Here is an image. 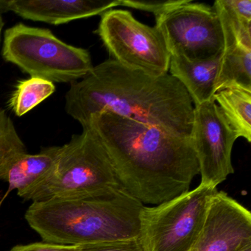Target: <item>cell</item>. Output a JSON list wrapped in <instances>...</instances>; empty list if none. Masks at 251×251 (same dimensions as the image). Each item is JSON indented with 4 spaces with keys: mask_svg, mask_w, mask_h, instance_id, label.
Returning a JSON list of instances; mask_svg holds the SVG:
<instances>
[{
    "mask_svg": "<svg viewBox=\"0 0 251 251\" xmlns=\"http://www.w3.org/2000/svg\"><path fill=\"white\" fill-rule=\"evenodd\" d=\"M106 152L126 190L142 203L158 205L190 190L200 174L192 138L104 111L82 126Z\"/></svg>",
    "mask_w": 251,
    "mask_h": 251,
    "instance_id": "6da1fadb",
    "label": "cell"
},
{
    "mask_svg": "<svg viewBox=\"0 0 251 251\" xmlns=\"http://www.w3.org/2000/svg\"><path fill=\"white\" fill-rule=\"evenodd\" d=\"M65 100L66 112L82 126L93 114L108 111L173 136L192 137L193 102L169 73L150 75L108 59L72 83Z\"/></svg>",
    "mask_w": 251,
    "mask_h": 251,
    "instance_id": "7a4b0ae2",
    "label": "cell"
},
{
    "mask_svg": "<svg viewBox=\"0 0 251 251\" xmlns=\"http://www.w3.org/2000/svg\"><path fill=\"white\" fill-rule=\"evenodd\" d=\"M144 205L120 185L87 198L32 202L25 217L44 242L83 247L138 240Z\"/></svg>",
    "mask_w": 251,
    "mask_h": 251,
    "instance_id": "3957f363",
    "label": "cell"
},
{
    "mask_svg": "<svg viewBox=\"0 0 251 251\" xmlns=\"http://www.w3.org/2000/svg\"><path fill=\"white\" fill-rule=\"evenodd\" d=\"M120 185L103 147L83 127L80 134L61 146L53 171L30 201L87 198Z\"/></svg>",
    "mask_w": 251,
    "mask_h": 251,
    "instance_id": "277c9868",
    "label": "cell"
},
{
    "mask_svg": "<svg viewBox=\"0 0 251 251\" xmlns=\"http://www.w3.org/2000/svg\"><path fill=\"white\" fill-rule=\"evenodd\" d=\"M2 56L31 77L73 83L93 68L87 50L67 45L48 29L20 23L5 32Z\"/></svg>",
    "mask_w": 251,
    "mask_h": 251,
    "instance_id": "5b68a950",
    "label": "cell"
},
{
    "mask_svg": "<svg viewBox=\"0 0 251 251\" xmlns=\"http://www.w3.org/2000/svg\"><path fill=\"white\" fill-rule=\"evenodd\" d=\"M217 188L200 183L192 190L149 207L139 217L143 251H191L199 236L210 198Z\"/></svg>",
    "mask_w": 251,
    "mask_h": 251,
    "instance_id": "8992f818",
    "label": "cell"
},
{
    "mask_svg": "<svg viewBox=\"0 0 251 251\" xmlns=\"http://www.w3.org/2000/svg\"><path fill=\"white\" fill-rule=\"evenodd\" d=\"M97 33L111 59L121 65L152 76L169 73L171 55L161 32L138 21L130 11L104 13Z\"/></svg>",
    "mask_w": 251,
    "mask_h": 251,
    "instance_id": "52a82bcc",
    "label": "cell"
},
{
    "mask_svg": "<svg viewBox=\"0 0 251 251\" xmlns=\"http://www.w3.org/2000/svg\"><path fill=\"white\" fill-rule=\"evenodd\" d=\"M170 55L192 61L220 56L224 49L223 28L214 6L183 0L155 18Z\"/></svg>",
    "mask_w": 251,
    "mask_h": 251,
    "instance_id": "ba28073f",
    "label": "cell"
},
{
    "mask_svg": "<svg viewBox=\"0 0 251 251\" xmlns=\"http://www.w3.org/2000/svg\"><path fill=\"white\" fill-rule=\"evenodd\" d=\"M191 138L199 164L201 183L217 188L234 173L231 153L238 138L214 101L194 107Z\"/></svg>",
    "mask_w": 251,
    "mask_h": 251,
    "instance_id": "9c48e42d",
    "label": "cell"
},
{
    "mask_svg": "<svg viewBox=\"0 0 251 251\" xmlns=\"http://www.w3.org/2000/svg\"><path fill=\"white\" fill-rule=\"evenodd\" d=\"M251 245V214L218 190L210 198L199 236L191 251H241Z\"/></svg>",
    "mask_w": 251,
    "mask_h": 251,
    "instance_id": "30bf717a",
    "label": "cell"
},
{
    "mask_svg": "<svg viewBox=\"0 0 251 251\" xmlns=\"http://www.w3.org/2000/svg\"><path fill=\"white\" fill-rule=\"evenodd\" d=\"M121 6L120 0H0V13L11 11L25 20L58 25L89 18Z\"/></svg>",
    "mask_w": 251,
    "mask_h": 251,
    "instance_id": "8fae6325",
    "label": "cell"
},
{
    "mask_svg": "<svg viewBox=\"0 0 251 251\" xmlns=\"http://www.w3.org/2000/svg\"><path fill=\"white\" fill-rule=\"evenodd\" d=\"M61 147L44 148L36 154L27 152L19 157L10 167L5 180L8 192L17 190L25 201L46 181L53 171Z\"/></svg>",
    "mask_w": 251,
    "mask_h": 251,
    "instance_id": "7c38bea8",
    "label": "cell"
},
{
    "mask_svg": "<svg viewBox=\"0 0 251 251\" xmlns=\"http://www.w3.org/2000/svg\"><path fill=\"white\" fill-rule=\"evenodd\" d=\"M220 57L208 61H192L184 57L170 56V75L186 89L194 107L214 101V87Z\"/></svg>",
    "mask_w": 251,
    "mask_h": 251,
    "instance_id": "4fadbf2b",
    "label": "cell"
},
{
    "mask_svg": "<svg viewBox=\"0 0 251 251\" xmlns=\"http://www.w3.org/2000/svg\"><path fill=\"white\" fill-rule=\"evenodd\" d=\"M213 6L221 23L224 48L240 45L251 49V0H217Z\"/></svg>",
    "mask_w": 251,
    "mask_h": 251,
    "instance_id": "5bb4252c",
    "label": "cell"
},
{
    "mask_svg": "<svg viewBox=\"0 0 251 251\" xmlns=\"http://www.w3.org/2000/svg\"><path fill=\"white\" fill-rule=\"evenodd\" d=\"M229 88L251 91V49L240 45L226 47L219 63L216 92Z\"/></svg>",
    "mask_w": 251,
    "mask_h": 251,
    "instance_id": "9a60e30c",
    "label": "cell"
},
{
    "mask_svg": "<svg viewBox=\"0 0 251 251\" xmlns=\"http://www.w3.org/2000/svg\"><path fill=\"white\" fill-rule=\"evenodd\" d=\"M214 100L237 138L251 142V91L229 88L216 92Z\"/></svg>",
    "mask_w": 251,
    "mask_h": 251,
    "instance_id": "2e32d148",
    "label": "cell"
},
{
    "mask_svg": "<svg viewBox=\"0 0 251 251\" xmlns=\"http://www.w3.org/2000/svg\"><path fill=\"white\" fill-rule=\"evenodd\" d=\"M52 82L30 77L19 82L9 100L10 108L17 117H23L55 92Z\"/></svg>",
    "mask_w": 251,
    "mask_h": 251,
    "instance_id": "e0dca14e",
    "label": "cell"
},
{
    "mask_svg": "<svg viewBox=\"0 0 251 251\" xmlns=\"http://www.w3.org/2000/svg\"><path fill=\"white\" fill-rule=\"evenodd\" d=\"M27 152L10 116L0 108V180L6 178L13 163Z\"/></svg>",
    "mask_w": 251,
    "mask_h": 251,
    "instance_id": "ac0fdd59",
    "label": "cell"
},
{
    "mask_svg": "<svg viewBox=\"0 0 251 251\" xmlns=\"http://www.w3.org/2000/svg\"><path fill=\"white\" fill-rule=\"evenodd\" d=\"M182 1L183 0H120V2L123 6L152 13L156 18L169 8L180 4Z\"/></svg>",
    "mask_w": 251,
    "mask_h": 251,
    "instance_id": "d6986e66",
    "label": "cell"
},
{
    "mask_svg": "<svg viewBox=\"0 0 251 251\" xmlns=\"http://www.w3.org/2000/svg\"><path fill=\"white\" fill-rule=\"evenodd\" d=\"M78 251H143L139 241L107 242L80 247Z\"/></svg>",
    "mask_w": 251,
    "mask_h": 251,
    "instance_id": "ffe728a7",
    "label": "cell"
},
{
    "mask_svg": "<svg viewBox=\"0 0 251 251\" xmlns=\"http://www.w3.org/2000/svg\"><path fill=\"white\" fill-rule=\"evenodd\" d=\"M80 246L58 245L46 242L16 245L8 251H78Z\"/></svg>",
    "mask_w": 251,
    "mask_h": 251,
    "instance_id": "44dd1931",
    "label": "cell"
},
{
    "mask_svg": "<svg viewBox=\"0 0 251 251\" xmlns=\"http://www.w3.org/2000/svg\"><path fill=\"white\" fill-rule=\"evenodd\" d=\"M4 25H5V23H4L3 18H2V14L0 13V39H1V34H2Z\"/></svg>",
    "mask_w": 251,
    "mask_h": 251,
    "instance_id": "7402d4cb",
    "label": "cell"
},
{
    "mask_svg": "<svg viewBox=\"0 0 251 251\" xmlns=\"http://www.w3.org/2000/svg\"><path fill=\"white\" fill-rule=\"evenodd\" d=\"M241 251H251V245L247 247V248H244V249L242 250Z\"/></svg>",
    "mask_w": 251,
    "mask_h": 251,
    "instance_id": "603a6c76",
    "label": "cell"
}]
</instances>
